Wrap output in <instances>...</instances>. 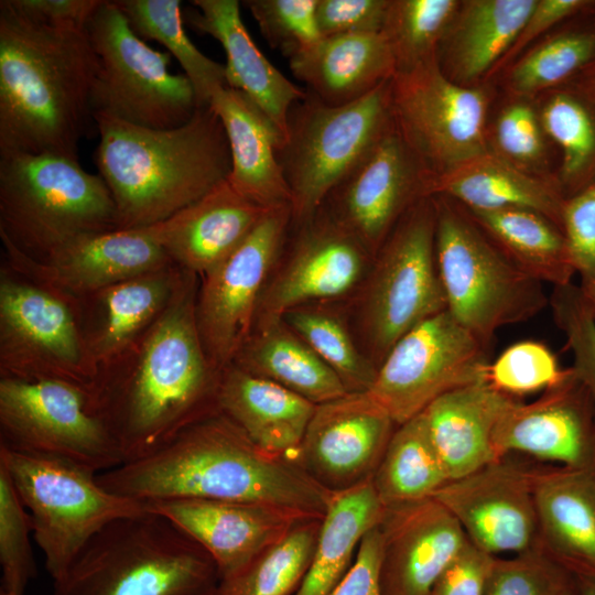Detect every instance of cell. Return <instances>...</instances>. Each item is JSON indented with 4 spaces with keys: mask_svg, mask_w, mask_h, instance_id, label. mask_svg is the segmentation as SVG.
<instances>
[{
    "mask_svg": "<svg viewBox=\"0 0 595 595\" xmlns=\"http://www.w3.org/2000/svg\"><path fill=\"white\" fill-rule=\"evenodd\" d=\"M393 125L425 180L486 153L487 97L451 79L437 56L396 72L390 83Z\"/></svg>",
    "mask_w": 595,
    "mask_h": 595,
    "instance_id": "4fadbf2b",
    "label": "cell"
},
{
    "mask_svg": "<svg viewBox=\"0 0 595 595\" xmlns=\"http://www.w3.org/2000/svg\"><path fill=\"white\" fill-rule=\"evenodd\" d=\"M104 0H8L20 13L37 22L86 30Z\"/></svg>",
    "mask_w": 595,
    "mask_h": 595,
    "instance_id": "9f6ffc18",
    "label": "cell"
},
{
    "mask_svg": "<svg viewBox=\"0 0 595 595\" xmlns=\"http://www.w3.org/2000/svg\"><path fill=\"white\" fill-rule=\"evenodd\" d=\"M496 140L509 158L520 162L536 161L542 152V138L532 108L516 104L505 109L497 121Z\"/></svg>",
    "mask_w": 595,
    "mask_h": 595,
    "instance_id": "db71d44e",
    "label": "cell"
},
{
    "mask_svg": "<svg viewBox=\"0 0 595 595\" xmlns=\"http://www.w3.org/2000/svg\"><path fill=\"white\" fill-rule=\"evenodd\" d=\"M562 229L581 279H595V180L567 197Z\"/></svg>",
    "mask_w": 595,
    "mask_h": 595,
    "instance_id": "f907efd6",
    "label": "cell"
},
{
    "mask_svg": "<svg viewBox=\"0 0 595 595\" xmlns=\"http://www.w3.org/2000/svg\"><path fill=\"white\" fill-rule=\"evenodd\" d=\"M161 270L99 291L104 318L91 346L95 357L117 354L167 306L172 299V279Z\"/></svg>",
    "mask_w": 595,
    "mask_h": 595,
    "instance_id": "ab89813d",
    "label": "cell"
},
{
    "mask_svg": "<svg viewBox=\"0 0 595 595\" xmlns=\"http://www.w3.org/2000/svg\"><path fill=\"white\" fill-rule=\"evenodd\" d=\"M425 173L393 127L321 206L374 257L402 216L425 197Z\"/></svg>",
    "mask_w": 595,
    "mask_h": 595,
    "instance_id": "ffe728a7",
    "label": "cell"
},
{
    "mask_svg": "<svg viewBox=\"0 0 595 595\" xmlns=\"http://www.w3.org/2000/svg\"><path fill=\"white\" fill-rule=\"evenodd\" d=\"M0 221L3 239L42 259L84 236L118 229L99 174L56 153L0 156Z\"/></svg>",
    "mask_w": 595,
    "mask_h": 595,
    "instance_id": "8992f818",
    "label": "cell"
},
{
    "mask_svg": "<svg viewBox=\"0 0 595 595\" xmlns=\"http://www.w3.org/2000/svg\"><path fill=\"white\" fill-rule=\"evenodd\" d=\"M465 210L528 275L553 288L573 283L576 270L563 229L554 221L522 208Z\"/></svg>",
    "mask_w": 595,
    "mask_h": 595,
    "instance_id": "d590c367",
    "label": "cell"
},
{
    "mask_svg": "<svg viewBox=\"0 0 595 595\" xmlns=\"http://www.w3.org/2000/svg\"><path fill=\"white\" fill-rule=\"evenodd\" d=\"M435 256L446 311L489 347L496 332L527 322L550 303L543 283L519 269L465 208L432 196Z\"/></svg>",
    "mask_w": 595,
    "mask_h": 595,
    "instance_id": "52a82bcc",
    "label": "cell"
},
{
    "mask_svg": "<svg viewBox=\"0 0 595 595\" xmlns=\"http://www.w3.org/2000/svg\"><path fill=\"white\" fill-rule=\"evenodd\" d=\"M282 318L337 374L348 392L369 390L377 366L358 350L338 315L303 305L290 310Z\"/></svg>",
    "mask_w": 595,
    "mask_h": 595,
    "instance_id": "7bdbcfd3",
    "label": "cell"
},
{
    "mask_svg": "<svg viewBox=\"0 0 595 595\" xmlns=\"http://www.w3.org/2000/svg\"><path fill=\"white\" fill-rule=\"evenodd\" d=\"M95 54L87 29L51 26L0 1V156L78 159L94 120Z\"/></svg>",
    "mask_w": 595,
    "mask_h": 595,
    "instance_id": "7a4b0ae2",
    "label": "cell"
},
{
    "mask_svg": "<svg viewBox=\"0 0 595 595\" xmlns=\"http://www.w3.org/2000/svg\"><path fill=\"white\" fill-rule=\"evenodd\" d=\"M461 2L455 0H390L381 33L396 61V72L410 69L437 55L439 45Z\"/></svg>",
    "mask_w": 595,
    "mask_h": 595,
    "instance_id": "b9f144b4",
    "label": "cell"
},
{
    "mask_svg": "<svg viewBox=\"0 0 595 595\" xmlns=\"http://www.w3.org/2000/svg\"><path fill=\"white\" fill-rule=\"evenodd\" d=\"M382 550V533L378 524L365 534L350 567L328 595H383Z\"/></svg>",
    "mask_w": 595,
    "mask_h": 595,
    "instance_id": "11a10c76",
    "label": "cell"
},
{
    "mask_svg": "<svg viewBox=\"0 0 595 595\" xmlns=\"http://www.w3.org/2000/svg\"><path fill=\"white\" fill-rule=\"evenodd\" d=\"M0 595H14V594L6 593V592H0Z\"/></svg>",
    "mask_w": 595,
    "mask_h": 595,
    "instance_id": "6125c7cd",
    "label": "cell"
},
{
    "mask_svg": "<svg viewBox=\"0 0 595 595\" xmlns=\"http://www.w3.org/2000/svg\"><path fill=\"white\" fill-rule=\"evenodd\" d=\"M396 423L368 391L317 404L294 456L320 487L335 493L370 480Z\"/></svg>",
    "mask_w": 595,
    "mask_h": 595,
    "instance_id": "d6986e66",
    "label": "cell"
},
{
    "mask_svg": "<svg viewBox=\"0 0 595 595\" xmlns=\"http://www.w3.org/2000/svg\"><path fill=\"white\" fill-rule=\"evenodd\" d=\"M30 515L14 485L0 464V564L1 592L23 595L30 580L36 574L30 532Z\"/></svg>",
    "mask_w": 595,
    "mask_h": 595,
    "instance_id": "bcb514c9",
    "label": "cell"
},
{
    "mask_svg": "<svg viewBox=\"0 0 595 595\" xmlns=\"http://www.w3.org/2000/svg\"><path fill=\"white\" fill-rule=\"evenodd\" d=\"M537 467L509 456L452 479L433 498L461 524L468 541L498 556L538 548Z\"/></svg>",
    "mask_w": 595,
    "mask_h": 595,
    "instance_id": "ac0fdd59",
    "label": "cell"
},
{
    "mask_svg": "<svg viewBox=\"0 0 595 595\" xmlns=\"http://www.w3.org/2000/svg\"><path fill=\"white\" fill-rule=\"evenodd\" d=\"M96 477L108 491L142 502H253L306 518H322L331 495L294 461L258 447L224 413L207 415L154 453Z\"/></svg>",
    "mask_w": 595,
    "mask_h": 595,
    "instance_id": "6da1fadb",
    "label": "cell"
},
{
    "mask_svg": "<svg viewBox=\"0 0 595 595\" xmlns=\"http://www.w3.org/2000/svg\"><path fill=\"white\" fill-rule=\"evenodd\" d=\"M217 405L258 447L294 461L317 404L235 366L219 379Z\"/></svg>",
    "mask_w": 595,
    "mask_h": 595,
    "instance_id": "4dcf8cb0",
    "label": "cell"
},
{
    "mask_svg": "<svg viewBox=\"0 0 595 595\" xmlns=\"http://www.w3.org/2000/svg\"><path fill=\"white\" fill-rule=\"evenodd\" d=\"M288 61L306 91L329 106L354 102L396 74L394 57L381 32L322 37Z\"/></svg>",
    "mask_w": 595,
    "mask_h": 595,
    "instance_id": "f546056e",
    "label": "cell"
},
{
    "mask_svg": "<svg viewBox=\"0 0 595 595\" xmlns=\"http://www.w3.org/2000/svg\"><path fill=\"white\" fill-rule=\"evenodd\" d=\"M242 3L269 45L288 60L322 39L316 21L317 0H246Z\"/></svg>",
    "mask_w": 595,
    "mask_h": 595,
    "instance_id": "7dc6e473",
    "label": "cell"
},
{
    "mask_svg": "<svg viewBox=\"0 0 595 595\" xmlns=\"http://www.w3.org/2000/svg\"><path fill=\"white\" fill-rule=\"evenodd\" d=\"M549 306L572 353V369L586 389L595 411V316L575 283L554 286Z\"/></svg>",
    "mask_w": 595,
    "mask_h": 595,
    "instance_id": "c3c4849f",
    "label": "cell"
},
{
    "mask_svg": "<svg viewBox=\"0 0 595 595\" xmlns=\"http://www.w3.org/2000/svg\"><path fill=\"white\" fill-rule=\"evenodd\" d=\"M488 364V347L444 311L392 346L368 392L400 425L446 392L485 381Z\"/></svg>",
    "mask_w": 595,
    "mask_h": 595,
    "instance_id": "5bb4252c",
    "label": "cell"
},
{
    "mask_svg": "<svg viewBox=\"0 0 595 595\" xmlns=\"http://www.w3.org/2000/svg\"><path fill=\"white\" fill-rule=\"evenodd\" d=\"M542 125L562 151L561 177L566 198L595 180V80L589 96L559 93L543 111Z\"/></svg>",
    "mask_w": 595,
    "mask_h": 595,
    "instance_id": "60d3db41",
    "label": "cell"
},
{
    "mask_svg": "<svg viewBox=\"0 0 595 595\" xmlns=\"http://www.w3.org/2000/svg\"><path fill=\"white\" fill-rule=\"evenodd\" d=\"M212 558L167 518L147 510L107 524L54 581L53 595H216Z\"/></svg>",
    "mask_w": 595,
    "mask_h": 595,
    "instance_id": "5b68a950",
    "label": "cell"
},
{
    "mask_svg": "<svg viewBox=\"0 0 595 595\" xmlns=\"http://www.w3.org/2000/svg\"><path fill=\"white\" fill-rule=\"evenodd\" d=\"M183 530L214 561L220 581L241 572L293 526L307 519L263 504L173 499L144 502Z\"/></svg>",
    "mask_w": 595,
    "mask_h": 595,
    "instance_id": "7402d4cb",
    "label": "cell"
},
{
    "mask_svg": "<svg viewBox=\"0 0 595 595\" xmlns=\"http://www.w3.org/2000/svg\"><path fill=\"white\" fill-rule=\"evenodd\" d=\"M95 54L93 116L153 129L187 122L199 107L184 74L169 71L167 52L139 37L113 0H104L87 25Z\"/></svg>",
    "mask_w": 595,
    "mask_h": 595,
    "instance_id": "30bf717a",
    "label": "cell"
},
{
    "mask_svg": "<svg viewBox=\"0 0 595 595\" xmlns=\"http://www.w3.org/2000/svg\"><path fill=\"white\" fill-rule=\"evenodd\" d=\"M0 335L4 377L61 379L91 391L73 316L47 291L3 278Z\"/></svg>",
    "mask_w": 595,
    "mask_h": 595,
    "instance_id": "e0dca14e",
    "label": "cell"
},
{
    "mask_svg": "<svg viewBox=\"0 0 595 595\" xmlns=\"http://www.w3.org/2000/svg\"><path fill=\"white\" fill-rule=\"evenodd\" d=\"M99 142L94 161L110 191L118 229L163 221L226 181L228 139L210 105L182 126L153 129L94 116Z\"/></svg>",
    "mask_w": 595,
    "mask_h": 595,
    "instance_id": "3957f363",
    "label": "cell"
},
{
    "mask_svg": "<svg viewBox=\"0 0 595 595\" xmlns=\"http://www.w3.org/2000/svg\"><path fill=\"white\" fill-rule=\"evenodd\" d=\"M379 526L383 595H429L468 542L458 521L435 498L386 507Z\"/></svg>",
    "mask_w": 595,
    "mask_h": 595,
    "instance_id": "603a6c76",
    "label": "cell"
},
{
    "mask_svg": "<svg viewBox=\"0 0 595 595\" xmlns=\"http://www.w3.org/2000/svg\"><path fill=\"white\" fill-rule=\"evenodd\" d=\"M424 196L458 202L467 210L522 208L537 212L562 228L564 194L520 172L488 151L442 174L428 177Z\"/></svg>",
    "mask_w": 595,
    "mask_h": 595,
    "instance_id": "1f68e13d",
    "label": "cell"
},
{
    "mask_svg": "<svg viewBox=\"0 0 595 595\" xmlns=\"http://www.w3.org/2000/svg\"><path fill=\"white\" fill-rule=\"evenodd\" d=\"M390 83L343 106L326 105L305 90L291 107L278 159L291 193L293 220L313 216L393 127Z\"/></svg>",
    "mask_w": 595,
    "mask_h": 595,
    "instance_id": "ba28073f",
    "label": "cell"
},
{
    "mask_svg": "<svg viewBox=\"0 0 595 595\" xmlns=\"http://www.w3.org/2000/svg\"><path fill=\"white\" fill-rule=\"evenodd\" d=\"M185 23L223 46L227 85L246 94L271 120L282 139L291 107L306 91L289 80L259 50L246 29L237 0H192ZM283 142V141H282Z\"/></svg>",
    "mask_w": 595,
    "mask_h": 595,
    "instance_id": "d4e9b609",
    "label": "cell"
},
{
    "mask_svg": "<svg viewBox=\"0 0 595 595\" xmlns=\"http://www.w3.org/2000/svg\"><path fill=\"white\" fill-rule=\"evenodd\" d=\"M537 0H470L463 2L443 36L442 71L468 82L506 55ZM439 50V48H437Z\"/></svg>",
    "mask_w": 595,
    "mask_h": 595,
    "instance_id": "d6a6232c",
    "label": "cell"
},
{
    "mask_svg": "<svg viewBox=\"0 0 595 595\" xmlns=\"http://www.w3.org/2000/svg\"><path fill=\"white\" fill-rule=\"evenodd\" d=\"M390 0H317L316 21L322 37L380 33Z\"/></svg>",
    "mask_w": 595,
    "mask_h": 595,
    "instance_id": "816d5d0a",
    "label": "cell"
},
{
    "mask_svg": "<svg viewBox=\"0 0 595 595\" xmlns=\"http://www.w3.org/2000/svg\"><path fill=\"white\" fill-rule=\"evenodd\" d=\"M595 64V28L556 35L522 58L511 73L518 91L548 88Z\"/></svg>",
    "mask_w": 595,
    "mask_h": 595,
    "instance_id": "ee69618b",
    "label": "cell"
},
{
    "mask_svg": "<svg viewBox=\"0 0 595 595\" xmlns=\"http://www.w3.org/2000/svg\"><path fill=\"white\" fill-rule=\"evenodd\" d=\"M592 3L587 0H537L532 12L506 56L517 54L545 30L584 10Z\"/></svg>",
    "mask_w": 595,
    "mask_h": 595,
    "instance_id": "6f0895ef",
    "label": "cell"
},
{
    "mask_svg": "<svg viewBox=\"0 0 595 595\" xmlns=\"http://www.w3.org/2000/svg\"><path fill=\"white\" fill-rule=\"evenodd\" d=\"M538 549L574 578L595 580V470L537 467Z\"/></svg>",
    "mask_w": 595,
    "mask_h": 595,
    "instance_id": "484cf974",
    "label": "cell"
},
{
    "mask_svg": "<svg viewBox=\"0 0 595 595\" xmlns=\"http://www.w3.org/2000/svg\"><path fill=\"white\" fill-rule=\"evenodd\" d=\"M291 225V205L268 209L240 246L204 275L195 313L214 368L236 358L252 334L261 294Z\"/></svg>",
    "mask_w": 595,
    "mask_h": 595,
    "instance_id": "9a60e30c",
    "label": "cell"
},
{
    "mask_svg": "<svg viewBox=\"0 0 595 595\" xmlns=\"http://www.w3.org/2000/svg\"><path fill=\"white\" fill-rule=\"evenodd\" d=\"M321 518L299 521L241 572L220 581L216 595H294L313 558Z\"/></svg>",
    "mask_w": 595,
    "mask_h": 595,
    "instance_id": "f35d334b",
    "label": "cell"
},
{
    "mask_svg": "<svg viewBox=\"0 0 595 595\" xmlns=\"http://www.w3.org/2000/svg\"><path fill=\"white\" fill-rule=\"evenodd\" d=\"M196 323L192 292H177L156 320L141 360L112 391L91 396L125 462L145 457L180 432L210 415L215 382Z\"/></svg>",
    "mask_w": 595,
    "mask_h": 595,
    "instance_id": "277c9868",
    "label": "cell"
},
{
    "mask_svg": "<svg viewBox=\"0 0 595 595\" xmlns=\"http://www.w3.org/2000/svg\"><path fill=\"white\" fill-rule=\"evenodd\" d=\"M209 105L219 117L229 144L232 187L264 209L291 205L278 149L283 139L268 116L242 91L225 86Z\"/></svg>",
    "mask_w": 595,
    "mask_h": 595,
    "instance_id": "83f0119b",
    "label": "cell"
},
{
    "mask_svg": "<svg viewBox=\"0 0 595 595\" xmlns=\"http://www.w3.org/2000/svg\"><path fill=\"white\" fill-rule=\"evenodd\" d=\"M11 258L73 292L110 285L163 269L169 257L154 225L84 236L36 262L2 239Z\"/></svg>",
    "mask_w": 595,
    "mask_h": 595,
    "instance_id": "cb8c5ba5",
    "label": "cell"
},
{
    "mask_svg": "<svg viewBox=\"0 0 595 595\" xmlns=\"http://www.w3.org/2000/svg\"><path fill=\"white\" fill-rule=\"evenodd\" d=\"M517 400L479 381L446 392L421 412L451 480L501 459L495 431Z\"/></svg>",
    "mask_w": 595,
    "mask_h": 595,
    "instance_id": "f1b7e54d",
    "label": "cell"
},
{
    "mask_svg": "<svg viewBox=\"0 0 595 595\" xmlns=\"http://www.w3.org/2000/svg\"><path fill=\"white\" fill-rule=\"evenodd\" d=\"M495 559L468 541L435 581L429 595H484Z\"/></svg>",
    "mask_w": 595,
    "mask_h": 595,
    "instance_id": "f5cc1de1",
    "label": "cell"
},
{
    "mask_svg": "<svg viewBox=\"0 0 595 595\" xmlns=\"http://www.w3.org/2000/svg\"><path fill=\"white\" fill-rule=\"evenodd\" d=\"M238 367L321 404L348 393L337 374L283 321L257 325Z\"/></svg>",
    "mask_w": 595,
    "mask_h": 595,
    "instance_id": "e575fe53",
    "label": "cell"
},
{
    "mask_svg": "<svg viewBox=\"0 0 595 595\" xmlns=\"http://www.w3.org/2000/svg\"><path fill=\"white\" fill-rule=\"evenodd\" d=\"M561 595H580L577 584H576V580H575V583L571 587H569L564 593H562Z\"/></svg>",
    "mask_w": 595,
    "mask_h": 595,
    "instance_id": "94428289",
    "label": "cell"
},
{
    "mask_svg": "<svg viewBox=\"0 0 595 595\" xmlns=\"http://www.w3.org/2000/svg\"><path fill=\"white\" fill-rule=\"evenodd\" d=\"M267 210L226 180L155 226L169 257L205 275L240 246Z\"/></svg>",
    "mask_w": 595,
    "mask_h": 595,
    "instance_id": "4316f807",
    "label": "cell"
},
{
    "mask_svg": "<svg viewBox=\"0 0 595 595\" xmlns=\"http://www.w3.org/2000/svg\"><path fill=\"white\" fill-rule=\"evenodd\" d=\"M592 78L595 80V74L592 76Z\"/></svg>",
    "mask_w": 595,
    "mask_h": 595,
    "instance_id": "be15d7a7",
    "label": "cell"
},
{
    "mask_svg": "<svg viewBox=\"0 0 595 595\" xmlns=\"http://www.w3.org/2000/svg\"><path fill=\"white\" fill-rule=\"evenodd\" d=\"M580 595H595V580L575 578Z\"/></svg>",
    "mask_w": 595,
    "mask_h": 595,
    "instance_id": "91938a15",
    "label": "cell"
},
{
    "mask_svg": "<svg viewBox=\"0 0 595 595\" xmlns=\"http://www.w3.org/2000/svg\"><path fill=\"white\" fill-rule=\"evenodd\" d=\"M450 480L422 413L397 425L371 478L386 507L433 498Z\"/></svg>",
    "mask_w": 595,
    "mask_h": 595,
    "instance_id": "8d00e7d4",
    "label": "cell"
},
{
    "mask_svg": "<svg viewBox=\"0 0 595 595\" xmlns=\"http://www.w3.org/2000/svg\"><path fill=\"white\" fill-rule=\"evenodd\" d=\"M133 32L142 40L163 45L191 80L198 106L228 86L225 65L202 53L187 36L180 0H113Z\"/></svg>",
    "mask_w": 595,
    "mask_h": 595,
    "instance_id": "74e56055",
    "label": "cell"
},
{
    "mask_svg": "<svg viewBox=\"0 0 595 595\" xmlns=\"http://www.w3.org/2000/svg\"><path fill=\"white\" fill-rule=\"evenodd\" d=\"M0 446L66 459L96 474L123 463L90 405L89 392L61 379L3 377Z\"/></svg>",
    "mask_w": 595,
    "mask_h": 595,
    "instance_id": "7c38bea8",
    "label": "cell"
},
{
    "mask_svg": "<svg viewBox=\"0 0 595 595\" xmlns=\"http://www.w3.org/2000/svg\"><path fill=\"white\" fill-rule=\"evenodd\" d=\"M385 512L371 479L331 493L310 567L294 595H328L350 567L365 534L380 524Z\"/></svg>",
    "mask_w": 595,
    "mask_h": 595,
    "instance_id": "836d02e7",
    "label": "cell"
},
{
    "mask_svg": "<svg viewBox=\"0 0 595 595\" xmlns=\"http://www.w3.org/2000/svg\"><path fill=\"white\" fill-rule=\"evenodd\" d=\"M500 458L521 453L558 466L595 470V411L572 367L532 402H513L495 431Z\"/></svg>",
    "mask_w": 595,
    "mask_h": 595,
    "instance_id": "44dd1931",
    "label": "cell"
},
{
    "mask_svg": "<svg viewBox=\"0 0 595 595\" xmlns=\"http://www.w3.org/2000/svg\"><path fill=\"white\" fill-rule=\"evenodd\" d=\"M293 223L299 230L280 270L263 289L255 326L313 301L348 293L371 266L374 257L365 246L324 209Z\"/></svg>",
    "mask_w": 595,
    "mask_h": 595,
    "instance_id": "2e32d148",
    "label": "cell"
},
{
    "mask_svg": "<svg viewBox=\"0 0 595 595\" xmlns=\"http://www.w3.org/2000/svg\"><path fill=\"white\" fill-rule=\"evenodd\" d=\"M0 464L30 515L53 581L107 524L147 511L144 502L108 491L95 472L66 459L0 446Z\"/></svg>",
    "mask_w": 595,
    "mask_h": 595,
    "instance_id": "9c48e42d",
    "label": "cell"
},
{
    "mask_svg": "<svg viewBox=\"0 0 595 595\" xmlns=\"http://www.w3.org/2000/svg\"><path fill=\"white\" fill-rule=\"evenodd\" d=\"M578 286L584 300L595 316V279L583 278L581 279Z\"/></svg>",
    "mask_w": 595,
    "mask_h": 595,
    "instance_id": "680465c9",
    "label": "cell"
},
{
    "mask_svg": "<svg viewBox=\"0 0 595 595\" xmlns=\"http://www.w3.org/2000/svg\"><path fill=\"white\" fill-rule=\"evenodd\" d=\"M575 578L536 548L496 556L484 595H561Z\"/></svg>",
    "mask_w": 595,
    "mask_h": 595,
    "instance_id": "681fc988",
    "label": "cell"
},
{
    "mask_svg": "<svg viewBox=\"0 0 595 595\" xmlns=\"http://www.w3.org/2000/svg\"><path fill=\"white\" fill-rule=\"evenodd\" d=\"M435 223L433 198H420L372 258L360 300V326L377 368L404 334L447 309L435 256Z\"/></svg>",
    "mask_w": 595,
    "mask_h": 595,
    "instance_id": "8fae6325",
    "label": "cell"
},
{
    "mask_svg": "<svg viewBox=\"0 0 595 595\" xmlns=\"http://www.w3.org/2000/svg\"><path fill=\"white\" fill-rule=\"evenodd\" d=\"M569 374L552 350L538 340H521L507 347L485 370V381L495 389L518 398L545 391Z\"/></svg>",
    "mask_w": 595,
    "mask_h": 595,
    "instance_id": "f6af8a7d",
    "label": "cell"
}]
</instances>
